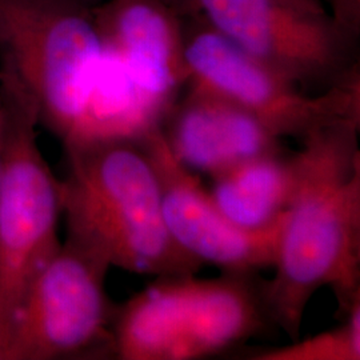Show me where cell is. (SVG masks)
Returning <instances> with one entry per match:
<instances>
[{"label":"cell","instance_id":"3","mask_svg":"<svg viewBox=\"0 0 360 360\" xmlns=\"http://www.w3.org/2000/svg\"><path fill=\"white\" fill-rule=\"evenodd\" d=\"M269 324L264 281L257 274L156 278L116 312L114 348L122 360L203 359Z\"/></svg>","mask_w":360,"mask_h":360},{"label":"cell","instance_id":"6","mask_svg":"<svg viewBox=\"0 0 360 360\" xmlns=\"http://www.w3.org/2000/svg\"><path fill=\"white\" fill-rule=\"evenodd\" d=\"M1 72L7 134L0 186V339L19 299L60 247L62 181L40 153L38 114L25 92Z\"/></svg>","mask_w":360,"mask_h":360},{"label":"cell","instance_id":"10","mask_svg":"<svg viewBox=\"0 0 360 360\" xmlns=\"http://www.w3.org/2000/svg\"><path fill=\"white\" fill-rule=\"evenodd\" d=\"M92 13L104 47L163 120L188 82L179 15L166 0H104Z\"/></svg>","mask_w":360,"mask_h":360},{"label":"cell","instance_id":"11","mask_svg":"<svg viewBox=\"0 0 360 360\" xmlns=\"http://www.w3.org/2000/svg\"><path fill=\"white\" fill-rule=\"evenodd\" d=\"M160 131L184 167L210 178L257 156L284 151L283 139L254 116L193 86L169 108Z\"/></svg>","mask_w":360,"mask_h":360},{"label":"cell","instance_id":"14","mask_svg":"<svg viewBox=\"0 0 360 360\" xmlns=\"http://www.w3.org/2000/svg\"><path fill=\"white\" fill-rule=\"evenodd\" d=\"M338 27L354 41L360 35V0H326Z\"/></svg>","mask_w":360,"mask_h":360},{"label":"cell","instance_id":"5","mask_svg":"<svg viewBox=\"0 0 360 360\" xmlns=\"http://www.w3.org/2000/svg\"><path fill=\"white\" fill-rule=\"evenodd\" d=\"M180 20L187 84L240 107L278 138L302 142L333 124L360 123L359 65L311 96L203 22L183 16Z\"/></svg>","mask_w":360,"mask_h":360},{"label":"cell","instance_id":"1","mask_svg":"<svg viewBox=\"0 0 360 360\" xmlns=\"http://www.w3.org/2000/svg\"><path fill=\"white\" fill-rule=\"evenodd\" d=\"M360 123L319 129L300 142V175L264 281L271 322L294 342L322 287L343 319L360 303Z\"/></svg>","mask_w":360,"mask_h":360},{"label":"cell","instance_id":"17","mask_svg":"<svg viewBox=\"0 0 360 360\" xmlns=\"http://www.w3.org/2000/svg\"><path fill=\"white\" fill-rule=\"evenodd\" d=\"M82 1H84L86 4H89L91 7H94V6H98V4H101L102 1L104 0H82Z\"/></svg>","mask_w":360,"mask_h":360},{"label":"cell","instance_id":"2","mask_svg":"<svg viewBox=\"0 0 360 360\" xmlns=\"http://www.w3.org/2000/svg\"><path fill=\"white\" fill-rule=\"evenodd\" d=\"M62 181L68 240L114 267L155 278L195 275L203 266L168 232L160 184L141 141L67 146Z\"/></svg>","mask_w":360,"mask_h":360},{"label":"cell","instance_id":"13","mask_svg":"<svg viewBox=\"0 0 360 360\" xmlns=\"http://www.w3.org/2000/svg\"><path fill=\"white\" fill-rule=\"evenodd\" d=\"M251 360H359L360 303L342 319V324L303 340L296 339L284 347L252 354Z\"/></svg>","mask_w":360,"mask_h":360},{"label":"cell","instance_id":"12","mask_svg":"<svg viewBox=\"0 0 360 360\" xmlns=\"http://www.w3.org/2000/svg\"><path fill=\"white\" fill-rule=\"evenodd\" d=\"M300 160L294 154L257 156L212 179L208 190L221 212L247 230L269 227L287 214L295 195Z\"/></svg>","mask_w":360,"mask_h":360},{"label":"cell","instance_id":"7","mask_svg":"<svg viewBox=\"0 0 360 360\" xmlns=\"http://www.w3.org/2000/svg\"><path fill=\"white\" fill-rule=\"evenodd\" d=\"M111 266L67 240L27 285L0 339V360L75 358L114 348L116 312L105 294Z\"/></svg>","mask_w":360,"mask_h":360},{"label":"cell","instance_id":"16","mask_svg":"<svg viewBox=\"0 0 360 360\" xmlns=\"http://www.w3.org/2000/svg\"><path fill=\"white\" fill-rule=\"evenodd\" d=\"M304 4H309L311 7H315V8H324V6L322 4V0H299Z\"/></svg>","mask_w":360,"mask_h":360},{"label":"cell","instance_id":"4","mask_svg":"<svg viewBox=\"0 0 360 360\" xmlns=\"http://www.w3.org/2000/svg\"><path fill=\"white\" fill-rule=\"evenodd\" d=\"M4 72L43 120L68 143L80 127L104 43L82 0H0Z\"/></svg>","mask_w":360,"mask_h":360},{"label":"cell","instance_id":"15","mask_svg":"<svg viewBox=\"0 0 360 360\" xmlns=\"http://www.w3.org/2000/svg\"><path fill=\"white\" fill-rule=\"evenodd\" d=\"M6 134H7V110H6V96L3 79L0 74V186L4 169V155H6Z\"/></svg>","mask_w":360,"mask_h":360},{"label":"cell","instance_id":"9","mask_svg":"<svg viewBox=\"0 0 360 360\" xmlns=\"http://www.w3.org/2000/svg\"><path fill=\"white\" fill-rule=\"evenodd\" d=\"M141 142L159 179L168 232L183 251L223 272L257 274L274 267L287 214L264 229H242L221 212L198 175L171 154L160 126Z\"/></svg>","mask_w":360,"mask_h":360},{"label":"cell","instance_id":"8","mask_svg":"<svg viewBox=\"0 0 360 360\" xmlns=\"http://www.w3.org/2000/svg\"><path fill=\"white\" fill-rule=\"evenodd\" d=\"M303 90H327L359 63L354 41L324 8L299 0H166Z\"/></svg>","mask_w":360,"mask_h":360}]
</instances>
